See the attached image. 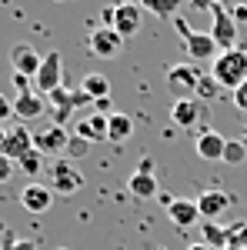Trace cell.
I'll list each match as a JSON object with an SVG mask.
<instances>
[{
	"mask_svg": "<svg viewBox=\"0 0 247 250\" xmlns=\"http://www.w3.org/2000/svg\"><path fill=\"white\" fill-rule=\"evenodd\" d=\"M210 77L217 80L221 90H237L247 83V50L234 47V50H224L221 57L210 63Z\"/></svg>",
	"mask_w": 247,
	"mask_h": 250,
	"instance_id": "1",
	"label": "cell"
},
{
	"mask_svg": "<svg viewBox=\"0 0 247 250\" xmlns=\"http://www.w3.org/2000/svg\"><path fill=\"white\" fill-rule=\"evenodd\" d=\"M174 27H177V34H180V40H184V50H187L190 60H214L221 57V47L214 43V37L210 34H201V30H190L187 23H184V17H174Z\"/></svg>",
	"mask_w": 247,
	"mask_h": 250,
	"instance_id": "2",
	"label": "cell"
},
{
	"mask_svg": "<svg viewBox=\"0 0 247 250\" xmlns=\"http://www.w3.org/2000/svg\"><path fill=\"white\" fill-rule=\"evenodd\" d=\"M34 150V134L23 127V124H14V127H0V154L7 160L20 164L23 157Z\"/></svg>",
	"mask_w": 247,
	"mask_h": 250,
	"instance_id": "3",
	"label": "cell"
},
{
	"mask_svg": "<svg viewBox=\"0 0 247 250\" xmlns=\"http://www.w3.org/2000/svg\"><path fill=\"white\" fill-rule=\"evenodd\" d=\"M87 50L100 60H114L124 54V37L117 34L114 27H94L87 37Z\"/></svg>",
	"mask_w": 247,
	"mask_h": 250,
	"instance_id": "4",
	"label": "cell"
},
{
	"mask_svg": "<svg viewBox=\"0 0 247 250\" xmlns=\"http://www.w3.org/2000/svg\"><path fill=\"white\" fill-rule=\"evenodd\" d=\"M201 70L194 63H171L167 67V87H171L177 100L180 97H197V87H201Z\"/></svg>",
	"mask_w": 247,
	"mask_h": 250,
	"instance_id": "5",
	"label": "cell"
},
{
	"mask_svg": "<svg viewBox=\"0 0 247 250\" xmlns=\"http://www.w3.org/2000/svg\"><path fill=\"white\" fill-rule=\"evenodd\" d=\"M171 120L177 127H201L207 124V104L201 97H180L171 104Z\"/></svg>",
	"mask_w": 247,
	"mask_h": 250,
	"instance_id": "6",
	"label": "cell"
},
{
	"mask_svg": "<svg viewBox=\"0 0 247 250\" xmlns=\"http://www.w3.org/2000/svg\"><path fill=\"white\" fill-rule=\"evenodd\" d=\"M210 37H214V43L221 47V54L224 50H234L237 47V20L230 17V10H224V7H217V10H210Z\"/></svg>",
	"mask_w": 247,
	"mask_h": 250,
	"instance_id": "7",
	"label": "cell"
},
{
	"mask_svg": "<svg viewBox=\"0 0 247 250\" xmlns=\"http://www.w3.org/2000/svg\"><path fill=\"white\" fill-rule=\"evenodd\" d=\"M60 77H64V60H60L57 50H50V54H44V63H40L37 77H34V90L40 97H47L50 90L60 87Z\"/></svg>",
	"mask_w": 247,
	"mask_h": 250,
	"instance_id": "8",
	"label": "cell"
},
{
	"mask_svg": "<svg viewBox=\"0 0 247 250\" xmlns=\"http://www.w3.org/2000/svg\"><path fill=\"white\" fill-rule=\"evenodd\" d=\"M67 144H70V134H67V127H60V124H47V127H37V130H34V147H37L44 157L47 154H64Z\"/></svg>",
	"mask_w": 247,
	"mask_h": 250,
	"instance_id": "9",
	"label": "cell"
},
{
	"mask_svg": "<svg viewBox=\"0 0 247 250\" xmlns=\"http://www.w3.org/2000/svg\"><path fill=\"white\" fill-rule=\"evenodd\" d=\"M84 187V177H80V170L77 167H70V164H54L50 167V190L60 193V197H70V193H77Z\"/></svg>",
	"mask_w": 247,
	"mask_h": 250,
	"instance_id": "10",
	"label": "cell"
},
{
	"mask_svg": "<svg viewBox=\"0 0 247 250\" xmlns=\"http://www.w3.org/2000/svg\"><path fill=\"white\" fill-rule=\"evenodd\" d=\"M40 63H44V57H40L37 50L30 47V43H17L14 50H10V67H14V74H20V77H37Z\"/></svg>",
	"mask_w": 247,
	"mask_h": 250,
	"instance_id": "11",
	"label": "cell"
},
{
	"mask_svg": "<svg viewBox=\"0 0 247 250\" xmlns=\"http://www.w3.org/2000/svg\"><path fill=\"white\" fill-rule=\"evenodd\" d=\"M107 130H111V117L107 114H87L77 120V137H84L87 144H104L107 140Z\"/></svg>",
	"mask_w": 247,
	"mask_h": 250,
	"instance_id": "12",
	"label": "cell"
},
{
	"mask_svg": "<svg viewBox=\"0 0 247 250\" xmlns=\"http://www.w3.org/2000/svg\"><path fill=\"white\" fill-rule=\"evenodd\" d=\"M20 204H23V210H30V213H47L50 204H54V190L47 184H27L20 190Z\"/></svg>",
	"mask_w": 247,
	"mask_h": 250,
	"instance_id": "13",
	"label": "cell"
},
{
	"mask_svg": "<svg viewBox=\"0 0 247 250\" xmlns=\"http://www.w3.org/2000/svg\"><path fill=\"white\" fill-rule=\"evenodd\" d=\"M140 3H117V10H114V30L120 34V37L127 40L134 37L137 30H140Z\"/></svg>",
	"mask_w": 247,
	"mask_h": 250,
	"instance_id": "14",
	"label": "cell"
},
{
	"mask_svg": "<svg viewBox=\"0 0 247 250\" xmlns=\"http://www.w3.org/2000/svg\"><path fill=\"white\" fill-rule=\"evenodd\" d=\"M167 217H171L174 227H180V230L194 227V224L201 220L197 200H184V197H177V200H167Z\"/></svg>",
	"mask_w": 247,
	"mask_h": 250,
	"instance_id": "15",
	"label": "cell"
},
{
	"mask_svg": "<svg viewBox=\"0 0 247 250\" xmlns=\"http://www.w3.org/2000/svg\"><path fill=\"white\" fill-rule=\"evenodd\" d=\"M47 110V97H40L37 90H23V94L14 97V117L20 120H37Z\"/></svg>",
	"mask_w": 247,
	"mask_h": 250,
	"instance_id": "16",
	"label": "cell"
},
{
	"mask_svg": "<svg viewBox=\"0 0 247 250\" xmlns=\"http://www.w3.org/2000/svg\"><path fill=\"white\" fill-rule=\"evenodd\" d=\"M224 147H227V140L217 130H201L197 140H194V150H197L201 160H224Z\"/></svg>",
	"mask_w": 247,
	"mask_h": 250,
	"instance_id": "17",
	"label": "cell"
},
{
	"mask_svg": "<svg viewBox=\"0 0 247 250\" xmlns=\"http://www.w3.org/2000/svg\"><path fill=\"white\" fill-rule=\"evenodd\" d=\"M230 200H234V197H230L227 190H204L197 197V210H201L204 220H214L217 213H224L230 207Z\"/></svg>",
	"mask_w": 247,
	"mask_h": 250,
	"instance_id": "18",
	"label": "cell"
},
{
	"mask_svg": "<svg viewBox=\"0 0 247 250\" xmlns=\"http://www.w3.org/2000/svg\"><path fill=\"white\" fill-rule=\"evenodd\" d=\"M80 90L90 97V100H107V97H111V80L104 77V74H84Z\"/></svg>",
	"mask_w": 247,
	"mask_h": 250,
	"instance_id": "19",
	"label": "cell"
},
{
	"mask_svg": "<svg viewBox=\"0 0 247 250\" xmlns=\"http://www.w3.org/2000/svg\"><path fill=\"white\" fill-rule=\"evenodd\" d=\"M134 134V120L127 114H111V130H107V140L111 144H124V140H131Z\"/></svg>",
	"mask_w": 247,
	"mask_h": 250,
	"instance_id": "20",
	"label": "cell"
},
{
	"mask_svg": "<svg viewBox=\"0 0 247 250\" xmlns=\"http://www.w3.org/2000/svg\"><path fill=\"white\" fill-rule=\"evenodd\" d=\"M127 190L134 193V197H140V200H147V197H154L157 193V180H154V173H134L131 180H127Z\"/></svg>",
	"mask_w": 247,
	"mask_h": 250,
	"instance_id": "21",
	"label": "cell"
},
{
	"mask_svg": "<svg viewBox=\"0 0 247 250\" xmlns=\"http://www.w3.org/2000/svg\"><path fill=\"white\" fill-rule=\"evenodd\" d=\"M201 233H204V244H207L210 250H224L227 247V227H221V224H214V220H204Z\"/></svg>",
	"mask_w": 247,
	"mask_h": 250,
	"instance_id": "22",
	"label": "cell"
},
{
	"mask_svg": "<svg viewBox=\"0 0 247 250\" xmlns=\"http://www.w3.org/2000/svg\"><path fill=\"white\" fill-rule=\"evenodd\" d=\"M47 107H54V114H70V110H74V90H67V87L60 83L57 90L47 94Z\"/></svg>",
	"mask_w": 247,
	"mask_h": 250,
	"instance_id": "23",
	"label": "cell"
},
{
	"mask_svg": "<svg viewBox=\"0 0 247 250\" xmlns=\"http://www.w3.org/2000/svg\"><path fill=\"white\" fill-rule=\"evenodd\" d=\"M140 7H147L154 17H160V20H174L180 0H140Z\"/></svg>",
	"mask_w": 247,
	"mask_h": 250,
	"instance_id": "24",
	"label": "cell"
},
{
	"mask_svg": "<svg viewBox=\"0 0 247 250\" xmlns=\"http://www.w3.org/2000/svg\"><path fill=\"white\" fill-rule=\"evenodd\" d=\"M227 247L247 250V220H237V224L227 227Z\"/></svg>",
	"mask_w": 247,
	"mask_h": 250,
	"instance_id": "25",
	"label": "cell"
},
{
	"mask_svg": "<svg viewBox=\"0 0 247 250\" xmlns=\"http://www.w3.org/2000/svg\"><path fill=\"white\" fill-rule=\"evenodd\" d=\"M244 160H247V144L244 140H227V147H224V164L237 167V164H244Z\"/></svg>",
	"mask_w": 247,
	"mask_h": 250,
	"instance_id": "26",
	"label": "cell"
},
{
	"mask_svg": "<svg viewBox=\"0 0 247 250\" xmlns=\"http://www.w3.org/2000/svg\"><path fill=\"white\" fill-rule=\"evenodd\" d=\"M17 167H20L23 173H27V177H37V173H40V167H44V154H40L37 147H34V150H30V154L23 157V160H20Z\"/></svg>",
	"mask_w": 247,
	"mask_h": 250,
	"instance_id": "27",
	"label": "cell"
},
{
	"mask_svg": "<svg viewBox=\"0 0 247 250\" xmlns=\"http://www.w3.org/2000/svg\"><path fill=\"white\" fill-rule=\"evenodd\" d=\"M87 150H90V144L84 140V137H77V134H70V144H67V157H87Z\"/></svg>",
	"mask_w": 247,
	"mask_h": 250,
	"instance_id": "28",
	"label": "cell"
},
{
	"mask_svg": "<svg viewBox=\"0 0 247 250\" xmlns=\"http://www.w3.org/2000/svg\"><path fill=\"white\" fill-rule=\"evenodd\" d=\"M221 87H217V80L214 77H201V87H197V97L207 104V100H214V94H217Z\"/></svg>",
	"mask_w": 247,
	"mask_h": 250,
	"instance_id": "29",
	"label": "cell"
},
{
	"mask_svg": "<svg viewBox=\"0 0 247 250\" xmlns=\"http://www.w3.org/2000/svg\"><path fill=\"white\" fill-rule=\"evenodd\" d=\"M0 250H37V244H34V240H17V237H7Z\"/></svg>",
	"mask_w": 247,
	"mask_h": 250,
	"instance_id": "30",
	"label": "cell"
},
{
	"mask_svg": "<svg viewBox=\"0 0 247 250\" xmlns=\"http://www.w3.org/2000/svg\"><path fill=\"white\" fill-rule=\"evenodd\" d=\"M10 117H14V100H7V97L0 94V127H3Z\"/></svg>",
	"mask_w": 247,
	"mask_h": 250,
	"instance_id": "31",
	"label": "cell"
},
{
	"mask_svg": "<svg viewBox=\"0 0 247 250\" xmlns=\"http://www.w3.org/2000/svg\"><path fill=\"white\" fill-rule=\"evenodd\" d=\"M10 173H14V160H7V157L0 154V184H7Z\"/></svg>",
	"mask_w": 247,
	"mask_h": 250,
	"instance_id": "32",
	"label": "cell"
},
{
	"mask_svg": "<svg viewBox=\"0 0 247 250\" xmlns=\"http://www.w3.org/2000/svg\"><path fill=\"white\" fill-rule=\"evenodd\" d=\"M194 10H217L221 7V0H187Z\"/></svg>",
	"mask_w": 247,
	"mask_h": 250,
	"instance_id": "33",
	"label": "cell"
},
{
	"mask_svg": "<svg viewBox=\"0 0 247 250\" xmlns=\"http://www.w3.org/2000/svg\"><path fill=\"white\" fill-rule=\"evenodd\" d=\"M234 104H237V110H244V114H247V83L234 90Z\"/></svg>",
	"mask_w": 247,
	"mask_h": 250,
	"instance_id": "34",
	"label": "cell"
},
{
	"mask_svg": "<svg viewBox=\"0 0 247 250\" xmlns=\"http://www.w3.org/2000/svg\"><path fill=\"white\" fill-rule=\"evenodd\" d=\"M114 10L117 7H104L100 10V27H114Z\"/></svg>",
	"mask_w": 247,
	"mask_h": 250,
	"instance_id": "35",
	"label": "cell"
},
{
	"mask_svg": "<svg viewBox=\"0 0 247 250\" xmlns=\"http://www.w3.org/2000/svg\"><path fill=\"white\" fill-rule=\"evenodd\" d=\"M230 17H234V20H244V23H247V3H237V7H230Z\"/></svg>",
	"mask_w": 247,
	"mask_h": 250,
	"instance_id": "36",
	"label": "cell"
},
{
	"mask_svg": "<svg viewBox=\"0 0 247 250\" xmlns=\"http://www.w3.org/2000/svg\"><path fill=\"white\" fill-rule=\"evenodd\" d=\"M87 104H94V100L84 94V90H74V107H87Z\"/></svg>",
	"mask_w": 247,
	"mask_h": 250,
	"instance_id": "37",
	"label": "cell"
},
{
	"mask_svg": "<svg viewBox=\"0 0 247 250\" xmlns=\"http://www.w3.org/2000/svg\"><path fill=\"white\" fill-rule=\"evenodd\" d=\"M187 250H210V247H207V244H204V240H201V244H190Z\"/></svg>",
	"mask_w": 247,
	"mask_h": 250,
	"instance_id": "38",
	"label": "cell"
},
{
	"mask_svg": "<svg viewBox=\"0 0 247 250\" xmlns=\"http://www.w3.org/2000/svg\"><path fill=\"white\" fill-rule=\"evenodd\" d=\"M117 3H140V0H117Z\"/></svg>",
	"mask_w": 247,
	"mask_h": 250,
	"instance_id": "39",
	"label": "cell"
},
{
	"mask_svg": "<svg viewBox=\"0 0 247 250\" xmlns=\"http://www.w3.org/2000/svg\"><path fill=\"white\" fill-rule=\"evenodd\" d=\"M244 144H247V137H244Z\"/></svg>",
	"mask_w": 247,
	"mask_h": 250,
	"instance_id": "40",
	"label": "cell"
}]
</instances>
